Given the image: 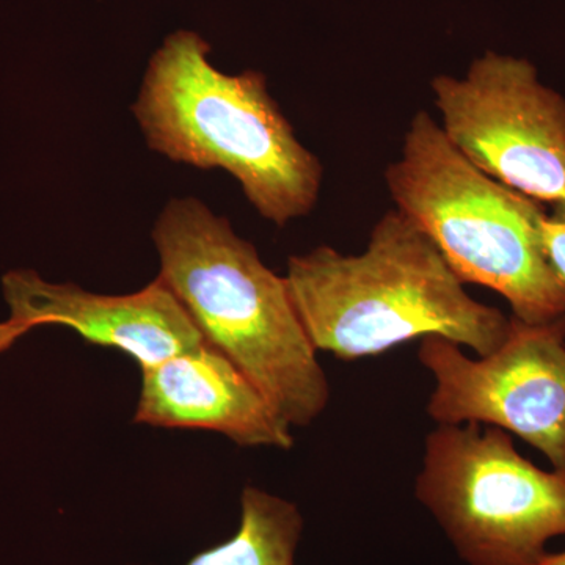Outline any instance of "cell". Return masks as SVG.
Here are the masks:
<instances>
[{
	"label": "cell",
	"mask_w": 565,
	"mask_h": 565,
	"mask_svg": "<svg viewBox=\"0 0 565 565\" xmlns=\"http://www.w3.org/2000/svg\"><path fill=\"white\" fill-rule=\"evenodd\" d=\"M430 87L441 131L468 161L535 202H565V98L533 63L487 51Z\"/></svg>",
	"instance_id": "cell-6"
},
{
	"label": "cell",
	"mask_w": 565,
	"mask_h": 565,
	"mask_svg": "<svg viewBox=\"0 0 565 565\" xmlns=\"http://www.w3.org/2000/svg\"><path fill=\"white\" fill-rule=\"evenodd\" d=\"M302 534L303 515L296 504L247 486L241 493L236 533L184 565H296Z\"/></svg>",
	"instance_id": "cell-10"
},
{
	"label": "cell",
	"mask_w": 565,
	"mask_h": 565,
	"mask_svg": "<svg viewBox=\"0 0 565 565\" xmlns=\"http://www.w3.org/2000/svg\"><path fill=\"white\" fill-rule=\"evenodd\" d=\"M415 497L468 565H535L565 535V471L535 467L498 427L438 424Z\"/></svg>",
	"instance_id": "cell-5"
},
{
	"label": "cell",
	"mask_w": 565,
	"mask_h": 565,
	"mask_svg": "<svg viewBox=\"0 0 565 565\" xmlns=\"http://www.w3.org/2000/svg\"><path fill=\"white\" fill-rule=\"evenodd\" d=\"M285 280L316 351L345 362L426 337L486 356L511 329V318L475 300L434 241L396 207L375 223L360 255L322 245L291 256Z\"/></svg>",
	"instance_id": "cell-1"
},
{
	"label": "cell",
	"mask_w": 565,
	"mask_h": 565,
	"mask_svg": "<svg viewBox=\"0 0 565 565\" xmlns=\"http://www.w3.org/2000/svg\"><path fill=\"white\" fill-rule=\"evenodd\" d=\"M418 359L435 381L427 401L435 423L498 427L565 471V315L542 323L512 316L504 343L478 360L426 337Z\"/></svg>",
	"instance_id": "cell-7"
},
{
	"label": "cell",
	"mask_w": 565,
	"mask_h": 565,
	"mask_svg": "<svg viewBox=\"0 0 565 565\" xmlns=\"http://www.w3.org/2000/svg\"><path fill=\"white\" fill-rule=\"evenodd\" d=\"M199 32H172L148 62L131 110L150 150L222 169L256 211L285 226L318 203L322 166L297 140L258 71L223 73Z\"/></svg>",
	"instance_id": "cell-2"
},
{
	"label": "cell",
	"mask_w": 565,
	"mask_h": 565,
	"mask_svg": "<svg viewBox=\"0 0 565 565\" xmlns=\"http://www.w3.org/2000/svg\"><path fill=\"white\" fill-rule=\"evenodd\" d=\"M541 241L550 266L565 285V202L553 204L552 214L545 212Z\"/></svg>",
	"instance_id": "cell-11"
},
{
	"label": "cell",
	"mask_w": 565,
	"mask_h": 565,
	"mask_svg": "<svg viewBox=\"0 0 565 565\" xmlns=\"http://www.w3.org/2000/svg\"><path fill=\"white\" fill-rule=\"evenodd\" d=\"M535 565H565V552L546 553Z\"/></svg>",
	"instance_id": "cell-13"
},
{
	"label": "cell",
	"mask_w": 565,
	"mask_h": 565,
	"mask_svg": "<svg viewBox=\"0 0 565 565\" xmlns=\"http://www.w3.org/2000/svg\"><path fill=\"white\" fill-rule=\"evenodd\" d=\"M385 181L460 280L493 289L526 323L565 315V285L542 248L545 211L468 161L433 115H415Z\"/></svg>",
	"instance_id": "cell-4"
},
{
	"label": "cell",
	"mask_w": 565,
	"mask_h": 565,
	"mask_svg": "<svg viewBox=\"0 0 565 565\" xmlns=\"http://www.w3.org/2000/svg\"><path fill=\"white\" fill-rule=\"evenodd\" d=\"M25 333L28 332L22 329L20 323L10 321V319L0 323V353L9 351L11 345L17 343Z\"/></svg>",
	"instance_id": "cell-12"
},
{
	"label": "cell",
	"mask_w": 565,
	"mask_h": 565,
	"mask_svg": "<svg viewBox=\"0 0 565 565\" xmlns=\"http://www.w3.org/2000/svg\"><path fill=\"white\" fill-rule=\"evenodd\" d=\"M2 291L10 321L25 332L43 326L66 327L87 343L128 353L140 370L206 344L180 300L158 277L140 291L104 296L21 269L3 275Z\"/></svg>",
	"instance_id": "cell-8"
},
{
	"label": "cell",
	"mask_w": 565,
	"mask_h": 565,
	"mask_svg": "<svg viewBox=\"0 0 565 565\" xmlns=\"http://www.w3.org/2000/svg\"><path fill=\"white\" fill-rule=\"evenodd\" d=\"M158 278L212 348L262 390L291 427L310 426L330 401L329 379L305 332L285 277L228 218L185 196L166 204L152 228Z\"/></svg>",
	"instance_id": "cell-3"
},
{
	"label": "cell",
	"mask_w": 565,
	"mask_h": 565,
	"mask_svg": "<svg viewBox=\"0 0 565 565\" xmlns=\"http://www.w3.org/2000/svg\"><path fill=\"white\" fill-rule=\"evenodd\" d=\"M134 423L211 430L245 448L291 449L292 427L221 351L204 344L141 367Z\"/></svg>",
	"instance_id": "cell-9"
}]
</instances>
